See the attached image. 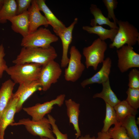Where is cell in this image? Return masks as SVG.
Listing matches in <instances>:
<instances>
[{"label":"cell","mask_w":139,"mask_h":139,"mask_svg":"<svg viewBox=\"0 0 139 139\" xmlns=\"http://www.w3.org/2000/svg\"><path fill=\"white\" fill-rule=\"evenodd\" d=\"M57 54L54 48L22 47L16 58L12 61L15 64L32 63L43 66L54 60Z\"/></svg>","instance_id":"cell-1"},{"label":"cell","mask_w":139,"mask_h":139,"mask_svg":"<svg viewBox=\"0 0 139 139\" xmlns=\"http://www.w3.org/2000/svg\"><path fill=\"white\" fill-rule=\"evenodd\" d=\"M42 66L32 63L15 64L5 71L13 81L19 84L37 80Z\"/></svg>","instance_id":"cell-2"},{"label":"cell","mask_w":139,"mask_h":139,"mask_svg":"<svg viewBox=\"0 0 139 139\" xmlns=\"http://www.w3.org/2000/svg\"><path fill=\"white\" fill-rule=\"evenodd\" d=\"M117 32L113 41L109 45L110 48L118 49L125 45L133 46L139 41V33L137 29L127 21L118 20Z\"/></svg>","instance_id":"cell-3"},{"label":"cell","mask_w":139,"mask_h":139,"mask_svg":"<svg viewBox=\"0 0 139 139\" xmlns=\"http://www.w3.org/2000/svg\"><path fill=\"white\" fill-rule=\"evenodd\" d=\"M58 40L57 36L53 34L49 29L41 27L23 37L20 44L22 47L47 48Z\"/></svg>","instance_id":"cell-4"},{"label":"cell","mask_w":139,"mask_h":139,"mask_svg":"<svg viewBox=\"0 0 139 139\" xmlns=\"http://www.w3.org/2000/svg\"><path fill=\"white\" fill-rule=\"evenodd\" d=\"M107 48L106 42L99 38L94 40L90 46L84 47L83 54L85 59L86 67H92L94 70H97L99 64L105 59V53Z\"/></svg>","instance_id":"cell-5"},{"label":"cell","mask_w":139,"mask_h":139,"mask_svg":"<svg viewBox=\"0 0 139 139\" xmlns=\"http://www.w3.org/2000/svg\"><path fill=\"white\" fill-rule=\"evenodd\" d=\"M24 125L27 131L33 135L45 137L49 139H56L48 118L44 117L37 121H34L29 118L20 119L17 122L11 124L12 126Z\"/></svg>","instance_id":"cell-6"},{"label":"cell","mask_w":139,"mask_h":139,"mask_svg":"<svg viewBox=\"0 0 139 139\" xmlns=\"http://www.w3.org/2000/svg\"><path fill=\"white\" fill-rule=\"evenodd\" d=\"M60 65L53 60L42 66L37 80L41 89L46 91L57 82L62 73Z\"/></svg>","instance_id":"cell-7"},{"label":"cell","mask_w":139,"mask_h":139,"mask_svg":"<svg viewBox=\"0 0 139 139\" xmlns=\"http://www.w3.org/2000/svg\"><path fill=\"white\" fill-rule=\"evenodd\" d=\"M70 54L68 67L64 71V77L67 81L75 82L80 78L85 66L81 62V54L75 46L71 47Z\"/></svg>","instance_id":"cell-8"},{"label":"cell","mask_w":139,"mask_h":139,"mask_svg":"<svg viewBox=\"0 0 139 139\" xmlns=\"http://www.w3.org/2000/svg\"><path fill=\"white\" fill-rule=\"evenodd\" d=\"M65 95L60 94L53 100L42 103H38L33 106L22 108L23 110L32 117L34 121L40 120L47 114L51 112L54 106L61 107L65 100Z\"/></svg>","instance_id":"cell-9"},{"label":"cell","mask_w":139,"mask_h":139,"mask_svg":"<svg viewBox=\"0 0 139 139\" xmlns=\"http://www.w3.org/2000/svg\"><path fill=\"white\" fill-rule=\"evenodd\" d=\"M118 60L117 66L120 72L124 73L129 69L139 67V54L132 46L125 45L116 51Z\"/></svg>","instance_id":"cell-10"},{"label":"cell","mask_w":139,"mask_h":139,"mask_svg":"<svg viewBox=\"0 0 139 139\" xmlns=\"http://www.w3.org/2000/svg\"><path fill=\"white\" fill-rule=\"evenodd\" d=\"M19 98L13 96L4 110L0 118V137L4 138L5 130L9 125L14 122V119L16 113L17 104Z\"/></svg>","instance_id":"cell-11"},{"label":"cell","mask_w":139,"mask_h":139,"mask_svg":"<svg viewBox=\"0 0 139 139\" xmlns=\"http://www.w3.org/2000/svg\"><path fill=\"white\" fill-rule=\"evenodd\" d=\"M41 88L37 80L21 84L13 95L19 97L17 104L16 113L19 112L22 109L25 102L36 91Z\"/></svg>","instance_id":"cell-12"},{"label":"cell","mask_w":139,"mask_h":139,"mask_svg":"<svg viewBox=\"0 0 139 139\" xmlns=\"http://www.w3.org/2000/svg\"><path fill=\"white\" fill-rule=\"evenodd\" d=\"M78 20L77 18H75L70 25L66 27L58 35L61 40L62 45V55L60 63L61 67H66L68 64L69 60L68 56L69 47L72 41L73 31Z\"/></svg>","instance_id":"cell-13"},{"label":"cell","mask_w":139,"mask_h":139,"mask_svg":"<svg viewBox=\"0 0 139 139\" xmlns=\"http://www.w3.org/2000/svg\"><path fill=\"white\" fill-rule=\"evenodd\" d=\"M28 11L29 23V34L34 32L41 25L46 28L49 25L45 17L40 13L36 0H32Z\"/></svg>","instance_id":"cell-14"},{"label":"cell","mask_w":139,"mask_h":139,"mask_svg":"<svg viewBox=\"0 0 139 139\" xmlns=\"http://www.w3.org/2000/svg\"><path fill=\"white\" fill-rule=\"evenodd\" d=\"M100 69L91 77L84 80L81 83V86L84 88L86 86L94 83L102 84L109 79L111 71L112 61L109 57L106 58L102 62Z\"/></svg>","instance_id":"cell-15"},{"label":"cell","mask_w":139,"mask_h":139,"mask_svg":"<svg viewBox=\"0 0 139 139\" xmlns=\"http://www.w3.org/2000/svg\"><path fill=\"white\" fill-rule=\"evenodd\" d=\"M8 20L11 22V29L15 32L19 33L23 37L29 34V23L28 10L10 18Z\"/></svg>","instance_id":"cell-16"},{"label":"cell","mask_w":139,"mask_h":139,"mask_svg":"<svg viewBox=\"0 0 139 139\" xmlns=\"http://www.w3.org/2000/svg\"><path fill=\"white\" fill-rule=\"evenodd\" d=\"M36 1L40 10L43 12L49 25L52 26L56 35L58 36L66 27L51 11L46 4L45 0Z\"/></svg>","instance_id":"cell-17"},{"label":"cell","mask_w":139,"mask_h":139,"mask_svg":"<svg viewBox=\"0 0 139 139\" xmlns=\"http://www.w3.org/2000/svg\"><path fill=\"white\" fill-rule=\"evenodd\" d=\"M65 102L69 123L72 124L74 129L76 132L75 139H78L81 136V131L79 124V118L80 112V104L71 99L65 100Z\"/></svg>","instance_id":"cell-18"},{"label":"cell","mask_w":139,"mask_h":139,"mask_svg":"<svg viewBox=\"0 0 139 139\" xmlns=\"http://www.w3.org/2000/svg\"><path fill=\"white\" fill-rule=\"evenodd\" d=\"M15 84L8 79L2 83L0 88V118L4 110L13 97Z\"/></svg>","instance_id":"cell-19"},{"label":"cell","mask_w":139,"mask_h":139,"mask_svg":"<svg viewBox=\"0 0 139 139\" xmlns=\"http://www.w3.org/2000/svg\"><path fill=\"white\" fill-rule=\"evenodd\" d=\"M90 9L91 13L94 17V19L91 20L90 24L91 27L106 25L108 26L110 29H118L117 24L110 21L108 17H105L101 9L97 5L93 4H91Z\"/></svg>","instance_id":"cell-20"},{"label":"cell","mask_w":139,"mask_h":139,"mask_svg":"<svg viewBox=\"0 0 139 139\" xmlns=\"http://www.w3.org/2000/svg\"><path fill=\"white\" fill-rule=\"evenodd\" d=\"M102 91L94 94L93 98H101L105 103L114 107L121 101L117 97L116 94L112 90L110 85L109 79L102 84Z\"/></svg>","instance_id":"cell-21"},{"label":"cell","mask_w":139,"mask_h":139,"mask_svg":"<svg viewBox=\"0 0 139 139\" xmlns=\"http://www.w3.org/2000/svg\"><path fill=\"white\" fill-rule=\"evenodd\" d=\"M83 29L91 34L97 35L99 38L101 40L105 41L109 39L112 42L116 35L118 29H107L103 27L101 25H96L94 27L84 26L82 27Z\"/></svg>","instance_id":"cell-22"},{"label":"cell","mask_w":139,"mask_h":139,"mask_svg":"<svg viewBox=\"0 0 139 139\" xmlns=\"http://www.w3.org/2000/svg\"><path fill=\"white\" fill-rule=\"evenodd\" d=\"M17 5L15 0H4L0 10V23L4 24L10 18L17 15Z\"/></svg>","instance_id":"cell-23"},{"label":"cell","mask_w":139,"mask_h":139,"mask_svg":"<svg viewBox=\"0 0 139 139\" xmlns=\"http://www.w3.org/2000/svg\"><path fill=\"white\" fill-rule=\"evenodd\" d=\"M136 115L129 116L120 122L131 139H139V131L135 119Z\"/></svg>","instance_id":"cell-24"},{"label":"cell","mask_w":139,"mask_h":139,"mask_svg":"<svg viewBox=\"0 0 139 139\" xmlns=\"http://www.w3.org/2000/svg\"><path fill=\"white\" fill-rule=\"evenodd\" d=\"M114 108L119 123L127 117L131 115H136L137 113V110L132 108L125 100L120 101Z\"/></svg>","instance_id":"cell-25"},{"label":"cell","mask_w":139,"mask_h":139,"mask_svg":"<svg viewBox=\"0 0 139 139\" xmlns=\"http://www.w3.org/2000/svg\"><path fill=\"white\" fill-rule=\"evenodd\" d=\"M105 103L106 116L103 121V126L101 131L104 132H108L112 125H115L119 123L114 107L107 103Z\"/></svg>","instance_id":"cell-26"},{"label":"cell","mask_w":139,"mask_h":139,"mask_svg":"<svg viewBox=\"0 0 139 139\" xmlns=\"http://www.w3.org/2000/svg\"><path fill=\"white\" fill-rule=\"evenodd\" d=\"M111 138L113 139H131L128 135L125 128L120 123L110 128L108 131Z\"/></svg>","instance_id":"cell-27"},{"label":"cell","mask_w":139,"mask_h":139,"mask_svg":"<svg viewBox=\"0 0 139 139\" xmlns=\"http://www.w3.org/2000/svg\"><path fill=\"white\" fill-rule=\"evenodd\" d=\"M126 93L127 97L125 100L132 108L137 110L139 107V89L129 88Z\"/></svg>","instance_id":"cell-28"},{"label":"cell","mask_w":139,"mask_h":139,"mask_svg":"<svg viewBox=\"0 0 139 139\" xmlns=\"http://www.w3.org/2000/svg\"><path fill=\"white\" fill-rule=\"evenodd\" d=\"M102 1L108 11L107 17L109 19H112L113 22L117 24L118 20L116 17L114 10L117 6L118 1L117 0H103Z\"/></svg>","instance_id":"cell-29"},{"label":"cell","mask_w":139,"mask_h":139,"mask_svg":"<svg viewBox=\"0 0 139 139\" xmlns=\"http://www.w3.org/2000/svg\"><path fill=\"white\" fill-rule=\"evenodd\" d=\"M129 88L139 89V71L135 68L131 70L128 75Z\"/></svg>","instance_id":"cell-30"},{"label":"cell","mask_w":139,"mask_h":139,"mask_svg":"<svg viewBox=\"0 0 139 139\" xmlns=\"http://www.w3.org/2000/svg\"><path fill=\"white\" fill-rule=\"evenodd\" d=\"M47 117L51 126L53 132L55 136L56 139H68L67 134L62 133L59 130L56 124V120L54 117L50 114H48Z\"/></svg>","instance_id":"cell-31"},{"label":"cell","mask_w":139,"mask_h":139,"mask_svg":"<svg viewBox=\"0 0 139 139\" xmlns=\"http://www.w3.org/2000/svg\"><path fill=\"white\" fill-rule=\"evenodd\" d=\"M32 0H16L17 5V15L27 11L30 7Z\"/></svg>","instance_id":"cell-32"},{"label":"cell","mask_w":139,"mask_h":139,"mask_svg":"<svg viewBox=\"0 0 139 139\" xmlns=\"http://www.w3.org/2000/svg\"><path fill=\"white\" fill-rule=\"evenodd\" d=\"M5 55L4 46L1 44L0 45V79L2 77L4 72L8 67L4 58Z\"/></svg>","instance_id":"cell-33"},{"label":"cell","mask_w":139,"mask_h":139,"mask_svg":"<svg viewBox=\"0 0 139 139\" xmlns=\"http://www.w3.org/2000/svg\"><path fill=\"white\" fill-rule=\"evenodd\" d=\"M111 137L108 132H99L97 134V137L96 139H110Z\"/></svg>","instance_id":"cell-34"},{"label":"cell","mask_w":139,"mask_h":139,"mask_svg":"<svg viewBox=\"0 0 139 139\" xmlns=\"http://www.w3.org/2000/svg\"><path fill=\"white\" fill-rule=\"evenodd\" d=\"M78 139H96V137L94 136L91 137L89 134H88L84 136H81Z\"/></svg>","instance_id":"cell-35"},{"label":"cell","mask_w":139,"mask_h":139,"mask_svg":"<svg viewBox=\"0 0 139 139\" xmlns=\"http://www.w3.org/2000/svg\"><path fill=\"white\" fill-rule=\"evenodd\" d=\"M4 0H0V6H2L4 4Z\"/></svg>","instance_id":"cell-36"},{"label":"cell","mask_w":139,"mask_h":139,"mask_svg":"<svg viewBox=\"0 0 139 139\" xmlns=\"http://www.w3.org/2000/svg\"><path fill=\"white\" fill-rule=\"evenodd\" d=\"M39 139H49V138L45 137H41Z\"/></svg>","instance_id":"cell-37"},{"label":"cell","mask_w":139,"mask_h":139,"mask_svg":"<svg viewBox=\"0 0 139 139\" xmlns=\"http://www.w3.org/2000/svg\"><path fill=\"white\" fill-rule=\"evenodd\" d=\"M2 7V6H0V10H1V8Z\"/></svg>","instance_id":"cell-38"},{"label":"cell","mask_w":139,"mask_h":139,"mask_svg":"<svg viewBox=\"0 0 139 139\" xmlns=\"http://www.w3.org/2000/svg\"><path fill=\"white\" fill-rule=\"evenodd\" d=\"M0 139H4V138H1L0 137Z\"/></svg>","instance_id":"cell-39"}]
</instances>
